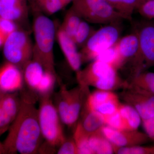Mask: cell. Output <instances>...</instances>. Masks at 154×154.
I'll return each mask as SVG.
<instances>
[{
  "instance_id": "6da1fadb",
  "label": "cell",
  "mask_w": 154,
  "mask_h": 154,
  "mask_svg": "<svg viewBox=\"0 0 154 154\" xmlns=\"http://www.w3.org/2000/svg\"><path fill=\"white\" fill-rule=\"evenodd\" d=\"M36 94L30 90H21L20 110L3 142L6 154L38 153L43 138L35 105Z\"/></svg>"
},
{
  "instance_id": "7a4b0ae2",
  "label": "cell",
  "mask_w": 154,
  "mask_h": 154,
  "mask_svg": "<svg viewBox=\"0 0 154 154\" xmlns=\"http://www.w3.org/2000/svg\"><path fill=\"white\" fill-rule=\"evenodd\" d=\"M34 11L33 31L35 42L32 59L40 63L45 70L56 75L54 63V43L55 26L54 22L39 9L35 0H28Z\"/></svg>"
},
{
  "instance_id": "3957f363",
  "label": "cell",
  "mask_w": 154,
  "mask_h": 154,
  "mask_svg": "<svg viewBox=\"0 0 154 154\" xmlns=\"http://www.w3.org/2000/svg\"><path fill=\"white\" fill-rule=\"evenodd\" d=\"M76 73L79 85L84 87H93L99 90L113 91L125 88L128 82L121 79L118 70L109 64L94 60L83 69Z\"/></svg>"
},
{
  "instance_id": "277c9868",
  "label": "cell",
  "mask_w": 154,
  "mask_h": 154,
  "mask_svg": "<svg viewBox=\"0 0 154 154\" xmlns=\"http://www.w3.org/2000/svg\"><path fill=\"white\" fill-rule=\"evenodd\" d=\"M38 119L42 137L51 146L58 147L66 139L61 120L51 96H40Z\"/></svg>"
},
{
  "instance_id": "5b68a950",
  "label": "cell",
  "mask_w": 154,
  "mask_h": 154,
  "mask_svg": "<svg viewBox=\"0 0 154 154\" xmlns=\"http://www.w3.org/2000/svg\"><path fill=\"white\" fill-rule=\"evenodd\" d=\"M121 22L107 24L95 30L79 52L82 63L95 60L103 51L115 45L122 31Z\"/></svg>"
},
{
  "instance_id": "8992f818",
  "label": "cell",
  "mask_w": 154,
  "mask_h": 154,
  "mask_svg": "<svg viewBox=\"0 0 154 154\" xmlns=\"http://www.w3.org/2000/svg\"><path fill=\"white\" fill-rule=\"evenodd\" d=\"M71 8L89 23L108 24L127 19L106 0H73Z\"/></svg>"
},
{
  "instance_id": "52a82bcc",
  "label": "cell",
  "mask_w": 154,
  "mask_h": 154,
  "mask_svg": "<svg viewBox=\"0 0 154 154\" xmlns=\"http://www.w3.org/2000/svg\"><path fill=\"white\" fill-rule=\"evenodd\" d=\"M7 61L22 69L33 57V45L26 31L18 29L6 38L3 47Z\"/></svg>"
},
{
  "instance_id": "ba28073f",
  "label": "cell",
  "mask_w": 154,
  "mask_h": 154,
  "mask_svg": "<svg viewBox=\"0 0 154 154\" xmlns=\"http://www.w3.org/2000/svg\"><path fill=\"white\" fill-rule=\"evenodd\" d=\"M139 48L137 54L130 62V79L154 66V25L147 24L138 31Z\"/></svg>"
},
{
  "instance_id": "9c48e42d",
  "label": "cell",
  "mask_w": 154,
  "mask_h": 154,
  "mask_svg": "<svg viewBox=\"0 0 154 154\" xmlns=\"http://www.w3.org/2000/svg\"><path fill=\"white\" fill-rule=\"evenodd\" d=\"M125 103L131 105L137 111L142 120L154 115V95L128 85L119 94Z\"/></svg>"
},
{
  "instance_id": "30bf717a",
  "label": "cell",
  "mask_w": 154,
  "mask_h": 154,
  "mask_svg": "<svg viewBox=\"0 0 154 154\" xmlns=\"http://www.w3.org/2000/svg\"><path fill=\"white\" fill-rule=\"evenodd\" d=\"M101 130L113 147L142 145L148 142L150 140L146 133L138 130L116 129L105 125L102 127Z\"/></svg>"
},
{
  "instance_id": "8fae6325",
  "label": "cell",
  "mask_w": 154,
  "mask_h": 154,
  "mask_svg": "<svg viewBox=\"0 0 154 154\" xmlns=\"http://www.w3.org/2000/svg\"><path fill=\"white\" fill-rule=\"evenodd\" d=\"M24 80L20 68L6 61L0 67V90L5 93H14L23 89Z\"/></svg>"
},
{
  "instance_id": "7c38bea8",
  "label": "cell",
  "mask_w": 154,
  "mask_h": 154,
  "mask_svg": "<svg viewBox=\"0 0 154 154\" xmlns=\"http://www.w3.org/2000/svg\"><path fill=\"white\" fill-rule=\"evenodd\" d=\"M70 99L66 121L65 125L69 127L75 126L79 121L87 96L89 94V88L79 85L70 90Z\"/></svg>"
},
{
  "instance_id": "4fadbf2b",
  "label": "cell",
  "mask_w": 154,
  "mask_h": 154,
  "mask_svg": "<svg viewBox=\"0 0 154 154\" xmlns=\"http://www.w3.org/2000/svg\"><path fill=\"white\" fill-rule=\"evenodd\" d=\"M56 35L60 47L69 66L77 72L81 69L82 63L78 47L71 37L60 28L57 31Z\"/></svg>"
},
{
  "instance_id": "5bb4252c",
  "label": "cell",
  "mask_w": 154,
  "mask_h": 154,
  "mask_svg": "<svg viewBox=\"0 0 154 154\" xmlns=\"http://www.w3.org/2000/svg\"><path fill=\"white\" fill-rule=\"evenodd\" d=\"M28 0H0V17L17 23L27 18Z\"/></svg>"
},
{
  "instance_id": "9a60e30c",
  "label": "cell",
  "mask_w": 154,
  "mask_h": 154,
  "mask_svg": "<svg viewBox=\"0 0 154 154\" xmlns=\"http://www.w3.org/2000/svg\"><path fill=\"white\" fill-rule=\"evenodd\" d=\"M121 68L130 62L137 54L139 48V40L137 32L119 38L116 43Z\"/></svg>"
},
{
  "instance_id": "2e32d148",
  "label": "cell",
  "mask_w": 154,
  "mask_h": 154,
  "mask_svg": "<svg viewBox=\"0 0 154 154\" xmlns=\"http://www.w3.org/2000/svg\"><path fill=\"white\" fill-rule=\"evenodd\" d=\"M24 82L29 90L36 93L39 82L44 74L45 70L42 66L32 59L26 64L22 69Z\"/></svg>"
},
{
  "instance_id": "e0dca14e",
  "label": "cell",
  "mask_w": 154,
  "mask_h": 154,
  "mask_svg": "<svg viewBox=\"0 0 154 154\" xmlns=\"http://www.w3.org/2000/svg\"><path fill=\"white\" fill-rule=\"evenodd\" d=\"M80 115L82 118L78 122L83 129L90 134L105 125L104 116L98 111L88 110L83 107Z\"/></svg>"
},
{
  "instance_id": "ac0fdd59",
  "label": "cell",
  "mask_w": 154,
  "mask_h": 154,
  "mask_svg": "<svg viewBox=\"0 0 154 154\" xmlns=\"http://www.w3.org/2000/svg\"><path fill=\"white\" fill-rule=\"evenodd\" d=\"M89 145L94 154L114 153L112 143L103 134L101 128L90 134Z\"/></svg>"
},
{
  "instance_id": "d6986e66",
  "label": "cell",
  "mask_w": 154,
  "mask_h": 154,
  "mask_svg": "<svg viewBox=\"0 0 154 154\" xmlns=\"http://www.w3.org/2000/svg\"><path fill=\"white\" fill-rule=\"evenodd\" d=\"M119 111L123 119L126 130H138L142 119L135 109L126 103H121Z\"/></svg>"
},
{
  "instance_id": "ffe728a7",
  "label": "cell",
  "mask_w": 154,
  "mask_h": 154,
  "mask_svg": "<svg viewBox=\"0 0 154 154\" xmlns=\"http://www.w3.org/2000/svg\"><path fill=\"white\" fill-rule=\"evenodd\" d=\"M128 85L154 95V73L143 72L127 81Z\"/></svg>"
},
{
  "instance_id": "44dd1931",
  "label": "cell",
  "mask_w": 154,
  "mask_h": 154,
  "mask_svg": "<svg viewBox=\"0 0 154 154\" xmlns=\"http://www.w3.org/2000/svg\"><path fill=\"white\" fill-rule=\"evenodd\" d=\"M21 103L20 95L17 92L5 93L0 102V105L14 121L19 113Z\"/></svg>"
},
{
  "instance_id": "7402d4cb",
  "label": "cell",
  "mask_w": 154,
  "mask_h": 154,
  "mask_svg": "<svg viewBox=\"0 0 154 154\" xmlns=\"http://www.w3.org/2000/svg\"><path fill=\"white\" fill-rule=\"evenodd\" d=\"M73 138L78 147L79 154H94L89 145L90 134L86 132L78 122L75 126Z\"/></svg>"
},
{
  "instance_id": "603a6c76",
  "label": "cell",
  "mask_w": 154,
  "mask_h": 154,
  "mask_svg": "<svg viewBox=\"0 0 154 154\" xmlns=\"http://www.w3.org/2000/svg\"><path fill=\"white\" fill-rule=\"evenodd\" d=\"M56 107L60 116L61 120L64 124L66 121L68 111L70 91L65 86L61 87L60 91L56 96Z\"/></svg>"
},
{
  "instance_id": "cb8c5ba5",
  "label": "cell",
  "mask_w": 154,
  "mask_h": 154,
  "mask_svg": "<svg viewBox=\"0 0 154 154\" xmlns=\"http://www.w3.org/2000/svg\"><path fill=\"white\" fill-rule=\"evenodd\" d=\"M82 20L79 15L71 7L66 12L60 28L72 38Z\"/></svg>"
},
{
  "instance_id": "d4e9b609",
  "label": "cell",
  "mask_w": 154,
  "mask_h": 154,
  "mask_svg": "<svg viewBox=\"0 0 154 154\" xmlns=\"http://www.w3.org/2000/svg\"><path fill=\"white\" fill-rule=\"evenodd\" d=\"M95 31V30L92 26L89 25V22L83 19L72 39L78 48H82Z\"/></svg>"
},
{
  "instance_id": "484cf974",
  "label": "cell",
  "mask_w": 154,
  "mask_h": 154,
  "mask_svg": "<svg viewBox=\"0 0 154 154\" xmlns=\"http://www.w3.org/2000/svg\"><path fill=\"white\" fill-rule=\"evenodd\" d=\"M57 75L45 70L44 74L36 88V93L39 96H51L54 88Z\"/></svg>"
},
{
  "instance_id": "4316f807",
  "label": "cell",
  "mask_w": 154,
  "mask_h": 154,
  "mask_svg": "<svg viewBox=\"0 0 154 154\" xmlns=\"http://www.w3.org/2000/svg\"><path fill=\"white\" fill-rule=\"evenodd\" d=\"M39 9L47 16L53 15L63 8L60 0H35Z\"/></svg>"
},
{
  "instance_id": "83f0119b",
  "label": "cell",
  "mask_w": 154,
  "mask_h": 154,
  "mask_svg": "<svg viewBox=\"0 0 154 154\" xmlns=\"http://www.w3.org/2000/svg\"><path fill=\"white\" fill-rule=\"evenodd\" d=\"M114 153L117 154H154V146H143L141 145L116 147H113Z\"/></svg>"
},
{
  "instance_id": "f1b7e54d",
  "label": "cell",
  "mask_w": 154,
  "mask_h": 154,
  "mask_svg": "<svg viewBox=\"0 0 154 154\" xmlns=\"http://www.w3.org/2000/svg\"><path fill=\"white\" fill-rule=\"evenodd\" d=\"M105 125L118 130H126L123 119L118 110L110 115L104 116Z\"/></svg>"
},
{
  "instance_id": "f546056e",
  "label": "cell",
  "mask_w": 154,
  "mask_h": 154,
  "mask_svg": "<svg viewBox=\"0 0 154 154\" xmlns=\"http://www.w3.org/2000/svg\"><path fill=\"white\" fill-rule=\"evenodd\" d=\"M143 0H121L122 14L127 19H131L134 11L137 10Z\"/></svg>"
},
{
  "instance_id": "4dcf8cb0",
  "label": "cell",
  "mask_w": 154,
  "mask_h": 154,
  "mask_svg": "<svg viewBox=\"0 0 154 154\" xmlns=\"http://www.w3.org/2000/svg\"><path fill=\"white\" fill-rule=\"evenodd\" d=\"M57 154H79L78 147L73 138H66L58 147Z\"/></svg>"
},
{
  "instance_id": "1f68e13d",
  "label": "cell",
  "mask_w": 154,
  "mask_h": 154,
  "mask_svg": "<svg viewBox=\"0 0 154 154\" xmlns=\"http://www.w3.org/2000/svg\"><path fill=\"white\" fill-rule=\"evenodd\" d=\"M19 29L17 23L12 20L0 17V32L6 37Z\"/></svg>"
},
{
  "instance_id": "d6a6232c",
  "label": "cell",
  "mask_w": 154,
  "mask_h": 154,
  "mask_svg": "<svg viewBox=\"0 0 154 154\" xmlns=\"http://www.w3.org/2000/svg\"><path fill=\"white\" fill-rule=\"evenodd\" d=\"M141 16L147 19H154V0H146L142 3L137 10Z\"/></svg>"
},
{
  "instance_id": "836d02e7",
  "label": "cell",
  "mask_w": 154,
  "mask_h": 154,
  "mask_svg": "<svg viewBox=\"0 0 154 154\" xmlns=\"http://www.w3.org/2000/svg\"><path fill=\"white\" fill-rule=\"evenodd\" d=\"M13 122L10 115L0 105V136L8 131Z\"/></svg>"
},
{
  "instance_id": "e575fe53",
  "label": "cell",
  "mask_w": 154,
  "mask_h": 154,
  "mask_svg": "<svg viewBox=\"0 0 154 154\" xmlns=\"http://www.w3.org/2000/svg\"><path fill=\"white\" fill-rule=\"evenodd\" d=\"M145 133L151 140L154 142V115L152 117L142 120Z\"/></svg>"
},
{
  "instance_id": "d590c367",
  "label": "cell",
  "mask_w": 154,
  "mask_h": 154,
  "mask_svg": "<svg viewBox=\"0 0 154 154\" xmlns=\"http://www.w3.org/2000/svg\"><path fill=\"white\" fill-rule=\"evenodd\" d=\"M56 147L51 146L45 141L42 143L38 149V153L40 154H54L57 152Z\"/></svg>"
},
{
  "instance_id": "8d00e7d4",
  "label": "cell",
  "mask_w": 154,
  "mask_h": 154,
  "mask_svg": "<svg viewBox=\"0 0 154 154\" xmlns=\"http://www.w3.org/2000/svg\"><path fill=\"white\" fill-rule=\"evenodd\" d=\"M106 1L113 7V8L123 15L121 0H106Z\"/></svg>"
},
{
  "instance_id": "74e56055",
  "label": "cell",
  "mask_w": 154,
  "mask_h": 154,
  "mask_svg": "<svg viewBox=\"0 0 154 154\" xmlns=\"http://www.w3.org/2000/svg\"><path fill=\"white\" fill-rule=\"evenodd\" d=\"M6 39V37L0 32V48L3 47Z\"/></svg>"
},
{
  "instance_id": "f35d334b",
  "label": "cell",
  "mask_w": 154,
  "mask_h": 154,
  "mask_svg": "<svg viewBox=\"0 0 154 154\" xmlns=\"http://www.w3.org/2000/svg\"><path fill=\"white\" fill-rule=\"evenodd\" d=\"M0 154H7L3 142L0 140Z\"/></svg>"
},
{
  "instance_id": "ab89813d",
  "label": "cell",
  "mask_w": 154,
  "mask_h": 154,
  "mask_svg": "<svg viewBox=\"0 0 154 154\" xmlns=\"http://www.w3.org/2000/svg\"><path fill=\"white\" fill-rule=\"evenodd\" d=\"M60 1L63 6V8H64L69 3L72 2L73 0H60Z\"/></svg>"
},
{
  "instance_id": "60d3db41",
  "label": "cell",
  "mask_w": 154,
  "mask_h": 154,
  "mask_svg": "<svg viewBox=\"0 0 154 154\" xmlns=\"http://www.w3.org/2000/svg\"><path fill=\"white\" fill-rule=\"evenodd\" d=\"M5 94V93H4V92H2V91L0 90V102H1V100H2V99L3 96H4Z\"/></svg>"
},
{
  "instance_id": "b9f144b4",
  "label": "cell",
  "mask_w": 154,
  "mask_h": 154,
  "mask_svg": "<svg viewBox=\"0 0 154 154\" xmlns=\"http://www.w3.org/2000/svg\"><path fill=\"white\" fill-rule=\"evenodd\" d=\"M143 1H144V2H145V1H146V0H143Z\"/></svg>"
}]
</instances>
